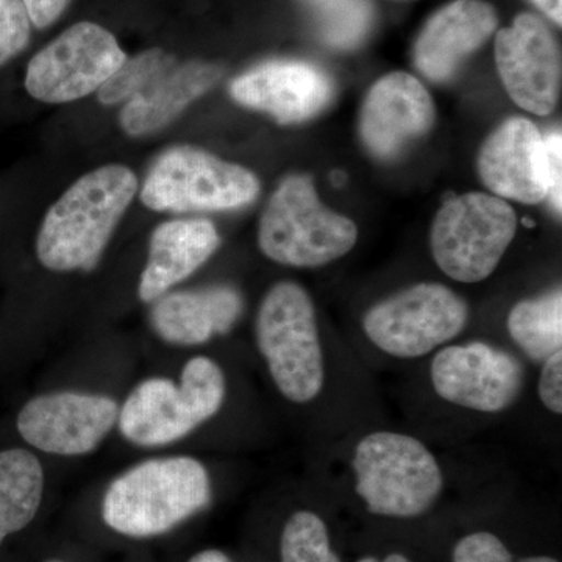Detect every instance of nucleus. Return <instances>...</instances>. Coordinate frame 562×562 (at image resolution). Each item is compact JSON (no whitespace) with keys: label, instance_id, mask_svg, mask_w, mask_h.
<instances>
[{"label":"nucleus","instance_id":"obj_1","mask_svg":"<svg viewBox=\"0 0 562 562\" xmlns=\"http://www.w3.org/2000/svg\"><path fill=\"white\" fill-rule=\"evenodd\" d=\"M136 192L138 177L127 166L106 165L80 177L41 222V265L54 272L95 269Z\"/></svg>","mask_w":562,"mask_h":562},{"label":"nucleus","instance_id":"obj_2","mask_svg":"<svg viewBox=\"0 0 562 562\" xmlns=\"http://www.w3.org/2000/svg\"><path fill=\"white\" fill-rule=\"evenodd\" d=\"M210 501V475L201 461L155 458L113 480L103 495L102 519L125 538H157L187 522Z\"/></svg>","mask_w":562,"mask_h":562},{"label":"nucleus","instance_id":"obj_3","mask_svg":"<svg viewBox=\"0 0 562 562\" xmlns=\"http://www.w3.org/2000/svg\"><path fill=\"white\" fill-rule=\"evenodd\" d=\"M225 392L220 364L209 357H194L184 364L180 383L162 376L139 383L120 406L117 425L135 446H169L216 416Z\"/></svg>","mask_w":562,"mask_h":562},{"label":"nucleus","instance_id":"obj_4","mask_svg":"<svg viewBox=\"0 0 562 562\" xmlns=\"http://www.w3.org/2000/svg\"><path fill=\"white\" fill-rule=\"evenodd\" d=\"M358 228L322 205L310 176L281 181L262 211L258 244L269 260L291 268H319L349 254Z\"/></svg>","mask_w":562,"mask_h":562},{"label":"nucleus","instance_id":"obj_5","mask_svg":"<svg viewBox=\"0 0 562 562\" xmlns=\"http://www.w3.org/2000/svg\"><path fill=\"white\" fill-rule=\"evenodd\" d=\"M357 494L376 516L413 519L428 512L443 487L435 454L413 436L376 431L353 454Z\"/></svg>","mask_w":562,"mask_h":562},{"label":"nucleus","instance_id":"obj_6","mask_svg":"<svg viewBox=\"0 0 562 562\" xmlns=\"http://www.w3.org/2000/svg\"><path fill=\"white\" fill-rule=\"evenodd\" d=\"M255 333L277 390L294 403L314 401L324 386L325 371L308 292L292 281L273 284L258 310Z\"/></svg>","mask_w":562,"mask_h":562},{"label":"nucleus","instance_id":"obj_7","mask_svg":"<svg viewBox=\"0 0 562 562\" xmlns=\"http://www.w3.org/2000/svg\"><path fill=\"white\" fill-rule=\"evenodd\" d=\"M516 232V213L503 199L483 192L458 195L432 222V258L450 279L479 283L497 269Z\"/></svg>","mask_w":562,"mask_h":562},{"label":"nucleus","instance_id":"obj_8","mask_svg":"<svg viewBox=\"0 0 562 562\" xmlns=\"http://www.w3.org/2000/svg\"><path fill=\"white\" fill-rule=\"evenodd\" d=\"M258 177L244 166L221 160L198 147L166 150L151 166L140 202L154 211H228L249 205L260 194Z\"/></svg>","mask_w":562,"mask_h":562},{"label":"nucleus","instance_id":"obj_9","mask_svg":"<svg viewBox=\"0 0 562 562\" xmlns=\"http://www.w3.org/2000/svg\"><path fill=\"white\" fill-rule=\"evenodd\" d=\"M468 303L439 283H419L376 303L362 321L373 346L395 358H420L457 338Z\"/></svg>","mask_w":562,"mask_h":562},{"label":"nucleus","instance_id":"obj_10","mask_svg":"<svg viewBox=\"0 0 562 562\" xmlns=\"http://www.w3.org/2000/svg\"><path fill=\"white\" fill-rule=\"evenodd\" d=\"M127 60L120 43L94 22H77L32 58L25 90L36 101L68 103L87 98Z\"/></svg>","mask_w":562,"mask_h":562},{"label":"nucleus","instance_id":"obj_11","mask_svg":"<svg viewBox=\"0 0 562 562\" xmlns=\"http://www.w3.org/2000/svg\"><path fill=\"white\" fill-rule=\"evenodd\" d=\"M114 398L88 392L58 391L36 395L22 406L16 427L29 446L58 457L94 452L117 425Z\"/></svg>","mask_w":562,"mask_h":562},{"label":"nucleus","instance_id":"obj_12","mask_svg":"<svg viewBox=\"0 0 562 562\" xmlns=\"http://www.w3.org/2000/svg\"><path fill=\"white\" fill-rule=\"evenodd\" d=\"M431 383L442 401L480 413H501L519 397L524 368L508 351L473 341L432 358Z\"/></svg>","mask_w":562,"mask_h":562},{"label":"nucleus","instance_id":"obj_13","mask_svg":"<svg viewBox=\"0 0 562 562\" xmlns=\"http://www.w3.org/2000/svg\"><path fill=\"white\" fill-rule=\"evenodd\" d=\"M495 61L516 105L538 116L552 113L561 87V57L549 25L522 13L495 38Z\"/></svg>","mask_w":562,"mask_h":562},{"label":"nucleus","instance_id":"obj_14","mask_svg":"<svg viewBox=\"0 0 562 562\" xmlns=\"http://www.w3.org/2000/svg\"><path fill=\"white\" fill-rule=\"evenodd\" d=\"M432 122L435 103L427 88L412 74L391 72L366 95L360 135L373 157L391 160L430 131Z\"/></svg>","mask_w":562,"mask_h":562},{"label":"nucleus","instance_id":"obj_15","mask_svg":"<svg viewBox=\"0 0 562 562\" xmlns=\"http://www.w3.org/2000/svg\"><path fill=\"white\" fill-rule=\"evenodd\" d=\"M231 94L239 105L280 124L312 120L330 105L335 85L324 70L302 61H269L236 77Z\"/></svg>","mask_w":562,"mask_h":562},{"label":"nucleus","instance_id":"obj_16","mask_svg":"<svg viewBox=\"0 0 562 562\" xmlns=\"http://www.w3.org/2000/svg\"><path fill=\"white\" fill-rule=\"evenodd\" d=\"M480 179L497 198L532 205L549 192L543 135L531 121L512 117L484 140Z\"/></svg>","mask_w":562,"mask_h":562},{"label":"nucleus","instance_id":"obj_17","mask_svg":"<svg viewBox=\"0 0 562 562\" xmlns=\"http://www.w3.org/2000/svg\"><path fill=\"white\" fill-rule=\"evenodd\" d=\"M497 27V14L483 0H454L432 14L414 46V66L427 79L447 81Z\"/></svg>","mask_w":562,"mask_h":562},{"label":"nucleus","instance_id":"obj_18","mask_svg":"<svg viewBox=\"0 0 562 562\" xmlns=\"http://www.w3.org/2000/svg\"><path fill=\"white\" fill-rule=\"evenodd\" d=\"M241 313V294L232 286L169 291L154 302L150 325L162 341L194 347L227 335Z\"/></svg>","mask_w":562,"mask_h":562},{"label":"nucleus","instance_id":"obj_19","mask_svg":"<svg viewBox=\"0 0 562 562\" xmlns=\"http://www.w3.org/2000/svg\"><path fill=\"white\" fill-rule=\"evenodd\" d=\"M220 246V233L211 221L162 222L150 236L149 258L138 284L140 301L160 299L202 268Z\"/></svg>","mask_w":562,"mask_h":562},{"label":"nucleus","instance_id":"obj_20","mask_svg":"<svg viewBox=\"0 0 562 562\" xmlns=\"http://www.w3.org/2000/svg\"><path fill=\"white\" fill-rule=\"evenodd\" d=\"M222 69L210 63L176 65L146 91L124 103L120 122L128 136H147L172 124L192 102L201 99L222 79Z\"/></svg>","mask_w":562,"mask_h":562},{"label":"nucleus","instance_id":"obj_21","mask_svg":"<svg viewBox=\"0 0 562 562\" xmlns=\"http://www.w3.org/2000/svg\"><path fill=\"white\" fill-rule=\"evenodd\" d=\"M44 494L38 458L24 449L0 452V546L33 522Z\"/></svg>","mask_w":562,"mask_h":562},{"label":"nucleus","instance_id":"obj_22","mask_svg":"<svg viewBox=\"0 0 562 562\" xmlns=\"http://www.w3.org/2000/svg\"><path fill=\"white\" fill-rule=\"evenodd\" d=\"M509 335L527 357L546 361L562 347V292L560 288L538 299L517 303L509 313Z\"/></svg>","mask_w":562,"mask_h":562},{"label":"nucleus","instance_id":"obj_23","mask_svg":"<svg viewBox=\"0 0 562 562\" xmlns=\"http://www.w3.org/2000/svg\"><path fill=\"white\" fill-rule=\"evenodd\" d=\"M312 9L322 40L335 49H353L371 29L369 0H305Z\"/></svg>","mask_w":562,"mask_h":562},{"label":"nucleus","instance_id":"obj_24","mask_svg":"<svg viewBox=\"0 0 562 562\" xmlns=\"http://www.w3.org/2000/svg\"><path fill=\"white\" fill-rule=\"evenodd\" d=\"M177 65L168 52L150 49L127 58L120 69L99 88L98 99L103 105L127 103L151 87Z\"/></svg>","mask_w":562,"mask_h":562},{"label":"nucleus","instance_id":"obj_25","mask_svg":"<svg viewBox=\"0 0 562 562\" xmlns=\"http://www.w3.org/2000/svg\"><path fill=\"white\" fill-rule=\"evenodd\" d=\"M281 562H341L333 552L327 525L313 512L292 514L280 539Z\"/></svg>","mask_w":562,"mask_h":562},{"label":"nucleus","instance_id":"obj_26","mask_svg":"<svg viewBox=\"0 0 562 562\" xmlns=\"http://www.w3.org/2000/svg\"><path fill=\"white\" fill-rule=\"evenodd\" d=\"M31 32L32 21L22 0H0V66L27 47Z\"/></svg>","mask_w":562,"mask_h":562},{"label":"nucleus","instance_id":"obj_27","mask_svg":"<svg viewBox=\"0 0 562 562\" xmlns=\"http://www.w3.org/2000/svg\"><path fill=\"white\" fill-rule=\"evenodd\" d=\"M453 562H514L501 538L487 531L464 536L453 549ZM517 562H560L550 557H528Z\"/></svg>","mask_w":562,"mask_h":562},{"label":"nucleus","instance_id":"obj_28","mask_svg":"<svg viewBox=\"0 0 562 562\" xmlns=\"http://www.w3.org/2000/svg\"><path fill=\"white\" fill-rule=\"evenodd\" d=\"M538 391L547 409L554 414L562 413V351L543 361Z\"/></svg>","mask_w":562,"mask_h":562},{"label":"nucleus","instance_id":"obj_29","mask_svg":"<svg viewBox=\"0 0 562 562\" xmlns=\"http://www.w3.org/2000/svg\"><path fill=\"white\" fill-rule=\"evenodd\" d=\"M547 151V179H549V192L547 199L558 214L562 210V136L561 132H552L543 136Z\"/></svg>","mask_w":562,"mask_h":562},{"label":"nucleus","instance_id":"obj_30","mask_svg":"<svg viewBox=\"0 0 562 562\" xmlns=\"http://www.w3.org/2000/svg\"><path fill=\"white\" fill-rule=\"evenodd\" d=\"M22 3L32 24L38 29H46L61 16L69 0H22Z\"/></svg>","mask_w":562,"mask_h":562},{"label":"nucleus","instance_id":"obj_31","mask_svg":"<svg viewBox=\"0 0 562 562\" xmlns=\"http://www.w3.org/2000/svg\"><path fill=\"white\" fill-rule=\"evenodd\" d=\"M532 2H535V5L538 7L539 10L543 11L550 20L557 22L558 25H561L562 0H532Z\"/></svg>","mask_w":562,"mask_h":562},{"label":"nucleus","instance_id":"obj_32","mask_svg":"<svg viewBox=\"0 0 562 562\" xmlns=\"http://www.w3.org/2000/svg\"><path fill=\"white\" fill-rule=\"evenodd\" d=\"M188 562H233L231 558L227 557L221 550H203V552L195 553L194 557L191 558Z\"/></svg>","mask_w":562,"mask_h":562},{"label":"nucleus","instance_id":"obj_33","mask_svg":"<svg viewBox=\"0 0 562 562\" xmlns=\"http://www.w3.org/2000/svg\"><path fill=\"white\" fill-rule=\"evenodd\" d=\"M358 562H412V561H409L408 558L403 557V554H401V553H391V554H387V557L384 558L383 561H379V560H376V558L368 557V558H362V560H360Z\"/></svg>","mask_w":562,"mask_h":562},{"label":"nucleus","instance_id":"obj_34","mask_svg":"<svg viewBox=\"0 0 562 562\" xmlns=\"http://www.w3.org/2000/svg\"><path fill=\"white\" fill-rule=\"evenodd\" d=\"M44 562H65V561H61V560H47V561H44Z\"/></svg>","mask_w":562,"mask_h":562}]
</instances>
